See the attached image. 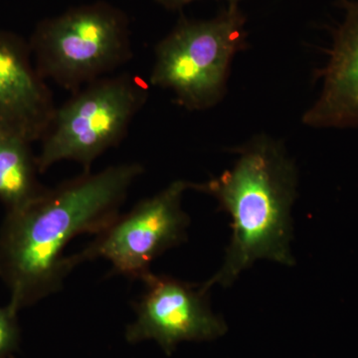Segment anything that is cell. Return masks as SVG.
Here are the masks:
<instances>
[{"label":"cell","mask_w":358,"mask_h":358,"mask_svg":"<svg viewBox=\"0 0 358 358\" xmlns=\"http://www.w3.org/2000/svg\"><path fill=\"white\" fill-rule=\"evenodd\" d=\"M192 182L176 180L154 196L141 200L126 214H119L95 239L72 256L75 266L103 258L112 264L110 275L143 280L150 265L167 250L187 240L189 216L182 197Z\"/></svg>","instance_id":"cell-6"},{"label":"cell","mask_w":358,"mask_h":358,"mask_svg":"<svg viewBox=\"0 0 358 358\" xmlns=\"http://www.w3.org/2000/svg\"><path fill=\"white\" fill-rule=\"evenodd\" d=\"M143 173L138 162L89 171L8 210L0 234V275L10 289L9 305L18 310L58 293L76 268L72 256H64L66 247L107 227Z\"/></svg>","instance_id":"cell-1"},{"label":"cell","mask_w":358,"mask_h":358,"mask_svg":"<svg viewBox=\"0 0 358 358\" xmlns=\"http://www.w3.org/2000/svg\"><path fill=\"white\" fill-rule=\"evenodd\" d=\"M148 95V85L129 73L102 78L73 93L56 110L42 140L36 159L40 173L63 160L91 171L99 157L124 140Z\"/></svg>","instance_id":"cell-5"},{"label":"cell","mask_w":358,"mask_h":358,"mask_svg":"<svg viewBox=\"0 0 358 358\" xmlns=\"http://www.w3.org/2000/svg\"><path fill=\"white\" fill-rule=\"evenodd\" d=\"M141 282L145 291L136 303V320L126 329L129 343L155 341L166 355L183 341H210L222 336L226 324L212 313L208 291L150 272Z\"/></svg>","instance_id":"cell-7"},{"label":"cell","mask_w":358,"mask_h":358,"mask_svg":"<svg viewBox=\"0 0 358 358\" xmlns=\"http://www.w3.org/2000/svg\"><path fill=\"white\" fill-rule=\"evenodd\" d=\"M345 17L333 31L322 90L303 115L312 129H358V0H338Z\"/></svg>","instance_id":"cell-8"},{"label":"cell","mask_w":358,"mask_h":358,"mask_svg":"<svg viewBox=\"0 0 358 358\" xmlns=\"http://www.w3.org/2000/svg\"><path fill=\"white\" fill-rule=\"evenodd\" d=\"M16 313L17 310L11 305L0 308V358L6 355L15 345L17 339Z\"/></svg>","instance_id":"cell-11"},{"label":"cell","mask_w":358,"mask_h":358,"mask_svg":"<svg viewBox=\"0 0 358 358\" xmlns=\"http://www.w3.org/2000/svg\"><path fill=\"white\" fill-rule=\"evenodd\" d=\"M56 110L50 90L24 47L0 37V131L29 143L43 140Z\"/></svg>","instance_id":"cell-9"},{"label":"cell","mask_w":358,"mask_h":358,"mask_svg":"<svg viewBox=\"0 0 358 358\" xmlns=\"http://www.w3.org/2000/svg\"><path fill=\"white\" fill-rule=\"evenodd\" d=\"M246 16L229 3L211 20L181 18L155 46L150 83L167 90L180 107H215L227 91L233 59L248 47Z\"/></svg>","instance_id":"cell-3"},{"label":"cell","mask_w":358,"mask_h":358,"mask_svg":"<svg viewBox=\"0 0 358 358\" xmlns=\"http://www.w3.org/2000/svg\"><path fill=\"white\" fill-rule=\"evenodd\" d=\"M157 1L162 4V6L166 7V8L178 9L182 8L186 4L195 1V0H157ZM225 1L227 2V4H239V2L242 1V0H225Z\"/></svg>","instance_id":"cell-12"},{"label":"cell","mask_w":358,"mask_h":358,"mask_svg":"<svg viewBox=\"0 0 358 358\" xmlns=\"http://www.w3.org/2000/svg\"><path fill=\"white\" fill-rule=\"evenodd\" d=\"M28 145L20 136L0 131V200L8 210L43 192L37 185L38 166Z\"/></svg>","instance_id":"cell-10"},{"label":"cell","mask_w":358,"mask_h":358,"mask_svg":"<svg viewBox=\"0 0 358 358\" xmlns=\"http://www.w3.org/2000/svg\"><path fill=\"white\" fill-rule=\"evenodd\" d=\"M33 52L40 75L72 94L110 76L134 57L127 18L103 3L45 21L33 39Z\"/></svg>","instance_id":"cell-4"},{"label":"cell","mask_w":358,"mask_h":358,"mask_svg":"<svg viewBox=\"0 0 358 358\" xmlns=\"http://www.w3.org/2000/svg\"><path fill=\"white\" fill-rule=\"evenodd\" d=\"M232 169L192 189L217 200L231 218L230 244L222 268L201 285L229 287L261 259L293 266L291 210L296 197L298 171L284 145L266 134L254 136L234 150Z\"/></svg>","instance_id":"cell-2"}]
</instances>
